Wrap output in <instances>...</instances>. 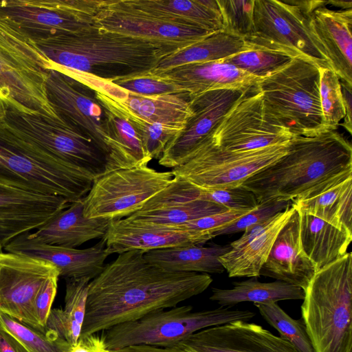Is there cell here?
<instances>
[{
	"label": "cell",
	"mask_w": 352,
	"mask_h": 352,
	"mask_svg": "<svg viewBox=\"0 0 352 352\" xmlns=\"http://www.w3.org/2000/svg\"><path fill=\"white\" fill-rule=\"evenodd\" d=\"M144 254L140 250L118 254L90 280L80 337L176 307L203 293L212 282L208 274L160 268L148 263Z\"/></svg>",
	"instance_id": "6da1fadb"
},
{
	"label": "cell",
	"mask_w": 352,
	"mask_h": 352,
	"mask_svg": "<svg viewBox=\"0 0 352 352\" xmlns=\"http://www.w3.org/2000/svg\"><path fill=\"white\" fill-rule=\"evenodd\" d=\"M32 41L50 63V69L80 72L111 82L148 73L172 54L147 41L96 25Z\"/></svg>",
	"instance_id": "7a4b0ae2"
},
{
	"label": "cell",
	"mask_w": 352,
	"mask_h": 352,
	"mask_svg": "<svg viewBox=\"0 0 352 352\" xmlns=\"http://www.w3.org/2000/svg\"><path fill=\"white\" fill-rule=\"evenodd\" d=\"M352 170V148L340 133L293 136L286 154L247 179L241 186L259 203L303 197L335 177Z\"/></svg>",
	"instance_id": "3957f363"
},
{
	"label": "cell",
	"mask_w": 352,
	"mask_h": 352,
	"mask_svg": "<svg viewBox=\"0 0 352 352\" xmlns=\"http://www.w3.org/2000/svg\"><path fill=\"white\" fill-rule=\"evenodd\" d=\"M302 320L315 352H352V254L318 270L304 291Z\"/></svg>",
	"instance_id": "277c9868"
},
{
	"label": "cell",
	"mask_w": 352,
	"mask_h": 352,
	"mask_svg": "<svg viewBox=\"0 0 352 352\" xmlns=\"http://www.w3.org/2000/svg\"><path fill=\"white\" fill-rule=\"evenodd\" d=\"M93 181L0 121V183L73 202L87 195Z\"/></svg>",
	"instance_id": "5b68a950"
},
{
	"label": "cell",
	"mask_w": 352,
	"mask_h": 352,
	"mask_svg": "<svg viewBox=\"0 0 352 352\" xmlns=\"http://www.w3.org/2000/svg\"><path fill=\"white\" fill-rule=\"evenodd\" d=\"M50 67L32 40L0 13V106L59 118L47 96Z\"/></svg>",
	"instance_id": "8992f818"
},
{
	"label": "cell",
	"mask_w": 352,
	"mask_h": 352,
	"mask_svg": "<svg viewBox=\"0 0 352 352\" xmlns=\"http://www.w3.org/2000/svg\"><path fill=\"white\" fill-rule=\"evenodd\" d=\"M269 116L293 136L314 137L327 131L320 98L319 67L294 58L259 84Z\"/></svg>",
	"instance_id": "52a82bcc"
},
{
	"label": "cell",
	"mask_w": 352,
	"mask_h": 352,
	"mask_svg": "<svg viewBox=\"0 0 352 352\" xmlns=\"http://www.w3.org/2000/svg\"><path fill=\"white\" fill-rule=\"evenodd\" d=\"M255 316L249 310L218 307L193 311L191 305L153 311L143 317L103 331L106 348L115 350L138 344L168 346L201 329Z\"/></svg>",
	"instance_id": "ba28073f"
},
{
	"label": "cell",
	"mask_w": 352,
	"mask_h": 352,
	"mask_svg": "<svg viewBox=\"0 0 352 352\" xmlns=\"http://www.w3.org/2000/svg\"><path fill=\"white\" fill-rule=\"evenodd\" d=\"M1 110L0 121L11 132L82 174L94 180L107 173V155L60 118L25 113L4 106Z\"/></svg>",
	"instance_id": "9c48e42d"
},
{
	"label": "cell",
	"mask_w": 352,
	"mask_h": 352,
	"mask_svg": "<svg viewBox=\"0 0 352 352\" xmlns=\"http://www.w3.org/2000/svg\"><path fill=\"white\" fill-rule=\"evenodd\" d=\"M307 13L293 1L254 0L253 30L243 40L251 50L300 58L319 68L331 69L309 28Z\"/></svg>",
	"instance_id": "30bf717a"
},
{
	"label": "cell",
	"mask_w": 352,
	"mask_h": 352,
	"mask_svg": "<svg viewBox=\"0 0 352 352\" xmlns=\"http://www.w3.org/2000/svg\"><path fill=\"white\" fill-rule=\"evenodd\" d=\"M289 143L247 151H232L214 144L212 135L202 141L184 162L172 168L173 176L204 189L234 188L283 157Z\"/></svg>",
	"instance_id": "8fae6325"
},
{
	"label": "cell",
	"mask_w": 352,
	"mask_h": 352,
	"mask_svg": "<svg viewBox=\"0 0 352 352\" xmlns=\"http://www.w3.org/2000/svg\"><path fill=\"white\" fill-rule=\"evenodd\" d=\"M171 171L160 172L147 165L112 170L95 179L84 197L87 218L113 220L140 210L173 179Z\"/></svg>",
	"instance_id": "7c38bea8"
},
{
	"label": "cell",
	"mask_w": 352,
	"mask_h": 352,
	"mask_svg": "<svg viewBox=\"0 0 352 352\" xmlns=\"http://www.w3.org/2000/svg\"><path fill=\"white\" fill-rule=\"evenodd\" d=\"M101 0H5L0 13L34 41L95 25Z\"/></svg>",
	"instance_id": "4fadbf2b"
},
{
	"label": "cell",
	"mask_w": 352,
	"mask_h": 352,
	"mask_svg": "<svg viewBox=\"0 0 352 352\" xmlns=\"http://www.w3.org/2000/svg\"><path fill=\"white\" fill-rule=\"evenodd\" d=\"M292 137L266 112L258 87L247 91L236 102L212 134L216 146L232 151L284 144Z\"/></svg>",
	"instance_id": "5bb4252c"
},
{
	"label": "cell",
	"mask_w": 352,
	"mask_h": 352,
	"mask_svg": "<svg viewBox=\"0 0 352 352\" xmlns=\"http://www.w3.org/2000/svg\"><path fill=\"white\" fill-rule=\"evenodd\" d=\"M45 87L49 102L57 115L94 141L109 160L111 153L109 127L95 90L88 84L52 69L49 70Z\"/></svg>",
	"instance_id": "9a60e30c"
},
{
	"label": "cell",
	"mask_w": 352,
	"mask_h": 352,
	"mask_svg": "<svg viewBox=\"0 0 352 352\" xmlns=\"http://www.w3.org/2000/svg\"><path fill=\"white\" fill-rule=\"evenodd\" d=\"M57 274L58 269L50 263L0 252V312L41 331L34 315V299L45 282Z\"/></svg>",
	"instance_id": "2e32d148"
},
{
	"label": "cell",
	"mask_w": 352,
	"mask_h": 352,
	"mask_svg": "<svg viewBox=\"0 0 352 352\" xmlns=\"http://www.w3.org/2000/svg\"><path fill=\"white\" fill-rule=\"evenodd\" d=\"M248 91L217 89L189 95L192 115L184 129L167 144L159 164L171 168L182 164L202 141L213 133L223 117Z\"/></svg>",
	"instance_id": "e0dca14e"
},
{
	"label": "cell",
	"mask_w": 352,
	"mask_h": 352,
	"mask_svg": "<svg viewBox=\"0 0 352 352\" xmlns=\"http://www.w3.org/2000/svg\"><path fill=\"white\" fill-rule=\"evenodd\" d=\"M94 23L96 26L104 30L147 41L172 54L212 33L130 11L106 8L101 2Z\"/></svg>",
	"instance_id": "ac0fdd59"
},
{
	"label": "cell",
	"mask_w": 352,
	"mask_h": 352,
	"mask_svg": "<svg viewBox=\"0 0 352 352\" xmlns=\"http://www.w3.org/2000/svg\"><path fill=\"white\" fill-rule=\"evenodd\" d=\"M179 342L190 352H299L280 336L243 320L201 329Z\"/></svg>",
	"instance_id": "d6986e66"
},
{
	"label": "cell",
	"mask_w": 352,
	"mask_h": 352,
	"mask_svg": "<svg viewBox=\"0 0 352 352\" xmlns=\"http://www.w3.org/2000/svg\"><path fill=\"white\" fill-rule=\"evenodd\" d=\"M69 203L62 197L0 183V250L16 236L37 229Z\"/></svg>",
	"instance_id": "ffe728a7"
},
{
	"label": "cell",
	"mask_w": 352,
	"mask_h": 352,
	"mask_svg": "<svg viewBox=\"0 0 352 352\" xmlns=\"http://www.w3.org/2000/svg\"><path fill=\"white\" fill-rule=\"evenodd\" d=\"M3 250L50 263L65 279L92 280L102 271L104 261L110 255L104 237L90 248L76 249L41 243L30 237L29 232L14 238Z\"/></svg>",
	"instance_id": "44dd1931"
},
{
	"label": "cell",
	"mask_w": 352,
	"mask_h": 352,
	"mask_svg": "<svg viewBox=\"0 0 352 352\" xmlns=\"http://www.w3.org/2000/svg\"><path fill=\"white\" fill-rule=\"evenodd\" d=\"M214 237L208 232L142 223L126 218L111 220L104 236L109 254L202 245Z\"/></svg>",
	"instance_id": "7402d4cb"
},
{
	"label": "cell",
	"mask_w": 352,
	"mask_h": 352,
	"mask_svg": "<svg viewBox=\"0 0 352 352\" xmlns=\"http://www.w3.org/2000/svg\"><path fill=\"white\" fill-rule=\"evenodd\" d=\"M300 228V215L295 207L279 231L260 276L294 285L305 291L317 270L302 248Z\"/></svg>",
	"instance_id": "603a6c76"
},
{
	"label": "cell",
	"mask_w": 352,
	"mask_h": 352,
	"mask_svg": "<svg viewBox=\"0 0 352 352\" xmlns=\"http://www.w3.org/2000/svg\"><path fill=\"white\" fill-rule=\"evenodd\" d=\"M101 4L212 32L223 30L217 0H102Z\"/></svg>",
	"instance_id": "cb8c5ba5"
},
{
	"label": "cell",
	"mask_w": 352,
	"mask_h": 352,
	"mask_svg": "<svg viewBox=\"0 0 352 352\" xmlns=\"http://www.w3.org/2000/svg\"><path fill=\"white\" fill-rule=\"evenodd\" d=\"M149 73L177 85L190 96L217 89L248 91L258 87L263 80L223 60L189 63Z\"/></svg>",
	"instance_id": "d4e9b609"
},
{
	"label": "cell",
	"mask_w": 352,
	"mask_h": 352,
	"mask_svg": "<svg viewBox=\"0 0 352 352\" xmlns=\"http://www.w3.org/2000/svg\"><path fill=\"white\" fill-rule=\"evenodd\" d=\"M307 21L331 69L352 86V9L333 10L322 6L307 13Z\"/></svg>",
	"instance_id": "484cf974"
},
{
	"label": "cell",
	"mask_w": 352,
	"mask_h": 352,
	"mask_svg": "<svg viewBox=\"0 0 352 352\" xmlns=\"http://www.w3.org/2000/svg\"><path fill=\"white\" fill-rule=\"evenodd\" d=\"M83 199L70 202L42 226L29 232L30 237L49 245L75 248L90 240L103 238L111 220L86 217Z\"/></svg>",
	"instance_id": "4316f807"
},
{
	"label": "cell",
	"mask_w": 352,
	"mask_h": 352,
	"mask_svg": "<svg viewBox=\"0 0 352 352\" xmlns=\"http://www.w3.org/2000/svg\"><path fill=\"white\" fill-rule=\"evenodd\" d=\"M94 89L96 99L104 111L111 140L107 173L147 165L151 158L147 155L136 130L126 117L120 102L100 90Z\"/></svg>",
	"instance_id": "83f0119b"
},
{
	"label": "cell",
	"mask_w": 352,
	"mask_h": 352,
	"mask_svg": "<svg viewBox=\"0 0 352 352\" xmlns=\"http://www.w3.org/2000/svg\"><path fill=\"white\" fill-rule=\"evenodd\" d=\"M296 208L352 233V170L342 173L300 199Z\"/></svg>",
	"instance_id": "f1b7e54d"
},
{
	"label": "cell",
	"mask_w": 352,
	"mask_h": 352,
	"mask_svg": "<svg viewBox=\"0 0 352 352\" xmlns=\"http://www.w3.org/2000/svg\"><path fill=\"white\" fill-rule=\"evenodd\" d=\"M299 212L302 248L314 263L317 271L347 252L352 233L314 215Z\"/></svg>",
	"instance_id": "f546056e"
},
{
	"label": "cell",
	"mask_w": 352,
	"mask_h": 352,
	"mask_svg": "<svg viewBox=\"0 0 352 352\" xmlns=\"http://www.w3.org/2000/svg\"><path fill=\"white\" fill-rule=\"evenodd\" d=\"M231 249L230 245H189L152 250L144 256L151 264L166 270L221 274L225 270L219 258Z\"/></svg>",
	"instance_id": "4dcf8cb0"
},
{
	"label": "cell",
	"mask_w": 352,
	"mask_h": 352,
	"mask_svg": "<svg viewBox=\"0 0 352 352\" xmlns=\"http://www.w3.org/2000/svg\"><path fill=\"white\" fill-rule=\"evenodd\" d=\"M295 209L291 203L278 213L276 221L267 230L245 245L232 248L219 260L230 277H258L275 239Z\"/></svg>",
	"instance_id": "1f68e13d"
},
{
	"label": "cell",
	"mask_w": 352,
	"mask_h": 352,
	"mask_svg": "<svg viewBox=\"0 0 352 352\" xmlns=\"http://www.w3.org/2000/svg\"><path fill=\"white\" fill-rule=\"evenodd\" d=\"M250 50V47L243 38L219 30L163 57L150 72H160L189 63L221 60Z\"/></svg>",
	"instance_id": "d6a6232c"
},
{
	"label": "cell",
	"mask_w": 352,
	"mask_h": 352,
	"mask_svg": "<svg viewBox=\"0 0 352 352\" xmlns=\"http://www.w3.org/2000/svg\"><path fill=\"white\" fill-rule=\"evenodd\" d=\"M302 289L294 285L275 280L262 283L257 277L233 283L231 289L214 287L210 300L216 302L221 307H230L238 303L251 302L254 304L278 302L285 300H303Z\"/></svg>",
	"instance_id": "836d02e7"
},
{
	"label": "cell",
	"mask_w": 352,
	"mask_h": 352,
	"mask_svg": "<svg viewBox=\"0 0 352 352\" xmlns=\"http://www.w3.org/2000/svg\"><path fill=\"white\" fill-rule=\"evenodd\" d=\"M228 209L203 200L155 201L149 199L142 208L125 217L127 220L142 223L177 228V226Z\"/></svg>",
	"instance_id": "e575fe53"
},
{
	"label": "cell",
	"mask_w": 352,
	"mask_h": 352,
	"mask_svg": "<svg viewBox=\"0 0 352 352\" xmlns=\"http://www.w3.org/2000/svg\"><path fill=\"white\" fill-rule=\"evenodd\" d=\"M88 278H67L64 309H51L45 331L55 333L70 345L78 342L85 316Z\"/></svg>",
	"instance_id": "d590c367"
},
{
	"label": "cell",
	"mask_w": 352,
	"mask_h": 352,
	"mask_svg": "<svg viewBox=\"0 0 352 352\" xmlns=\"http://www.w3.org/2000/svg\"><path fill=\"white\" fill-rule=\"evenodd\" d=\"M188 93L141 96L129 92L123 103L142 119L183 129L192 115Z\"/></svg>",
	"instance_id": "8d00e7d4"
},
{
	"label": "cell",
	"mask_w": 352,
	"mask_h": 352,
	"mask_svg": "<svg viewBox=\"0 0 352 352\" xmlns=\"http://www.w3.org/2000/svg\"><path fill=\"white\" fill-rule=\"evenodd\" d=\"M0 329L13 337L26 352H67L71 346L52 332H42L1 312Z\"/></svg>",
	"instance_id": "74e56055"
},
{
	"label": "cell",
	"mask_w": 352,
	"mask_h": 352,
	"mask_svg": "<svg viewBox=\"0 0 352 352\" xmlns=\"http://www.w3.org/2000/svg\"><path fill=\"white\" fill-rule=\"evenodd\" d=\"M254 305L263 319L299 352H315L302 319L291 318L275 302Z\"/></svg>",
	"instance_id": "f35d334b"
},
{
	"label": "cell",
	"mask_w": 352,
	"mask_h": 352,
	"mask_svg": "<svg viewBox=\"0 0 352 352\" xmlns=\"http://www.w3.org/2000/svg\"><path fill=\"white\" fill-rule=\"evenodd\" d=\"M120 103L126 117L139 135L147 155L151 160H159L169 142L182 129L148 122Z\"/></svg>",
	"instance_id": "ab89813d"
},
{
	"label": "cell",
	"mask_w": 352,
	"mask_h": 352,
	"mask_svg": "<svg viewBox=\"0 0 352 352\" xmlns=\"http://www.w3.org/2000/svg\"><path fill=\"white\" fill-rule=\"evenodd\" d=\"M319 72L324 122L327 131H334L346 114L340 78L331 69L320 67Z\"/></svg>",
	"instance_id": "60d3db41"
},
{
	"label": "cell",
	"mask_w": 352,
	"mask_h": 352,
	"mask_svg": "<svg viewBox=\"0 0 352 352\" xmlns=\"http://www.w3.org/2000/svg\"><path fill=\"white\" fill-rule=\"evenodd\" d=\"M294 58L274 52L250 50L223 60L260 78H266L287 65Z\"/></svg>",
	"instance_id": "b9f144b4"
},
{
	"label": "cell",
	"mask_w": 352,
	"mask_h": 352,
	"mask_svg": "<svg viewBox=\"0 0 352 352\" xmlns=\"http://www.w3.org/2000/svg\"><path fill=\"white\" fill-rule=\"evenodd\" d=\"M254 0H217L223 21V31L243 39L253 30Z\"/></svg>",
	"instance_id": "7bdbcfd3"
},
{
	"label": "cell",
	"mask_w": 352,
	"mask_h": 352,
	"mask_svg": "<svg viewBox=\"0 0 352 352\" xmlns=\"http://www.w3.org/2000/svg\"><path fill=\"white\" fill-rule=\"evenodd\" d=\"M129 93L146 97L187 93L177 85L149 72L111 81Z\"/></svg>",
	"instance_id": "ee69618b"
},
{
	"label": "cell",
	"mask_w": 352,
	"mask_h": 352,
	"mask_svg": "<svg viewBox=\"0 0 352 352\" xmlns=\"http://www.w3.org/2000/svg\"><path fill=\"white\" fill-rule=\"evenodd\" d=\"M197 188V200L212 202L228 210L254 209L258 204L254 194L241 186L223 189Z\"/></svg>",
	"instance_id": "f6af8a7d"
},
{
	"label": "cell",
	"mask_w": 352,
	"mask_h": 352,
	"mask_svg": "<svg viewBox=\"0 0 352 352\" xmlns=\"http://www.w3.org/2000/svg\"><path fill=\"white\" fill-rule=\"evenodd\" d=\"M290 203L291 201L280 199H273L259 203L254 210L216 231L214 236L215 237L243 232L248 228L267 220L284 210Z\"/></svg>",
	"instance_id": "bcb514c9"
},
{
	"label": "cell",
	"mask_w": 352,
	"mask_h": 352,
	"mask_svg": "<svg viewBox=\"0 0 352 352\" xmlns=\"http://www.w3.org/2000/svg\"><path fill=\"white\" fill-rule=\"evenodd\" d=\"M252 210L254 209L228 210L190 221L177 226L176 228L204 231L214 234L216 231Z\"/></svg>",
	"instance_id": "7dc6e473"
},
{
	"label": "cell",
	"mask_w": 352,
	"mask_h": 352,
	"mask_svg": "<svg viewBox=\"0 0 352 352\" xmlns=\"http://www.w3.org/2000/svg\"><path fill=\"white\" fill-rule=\"evenodd\" d=\"M59 277L58 274L50 277L38 292L34 299V315L43 332H45L47 320L56 294Z\"/></svg>",
	"instance_id": "c3c4849f"
},
{
	"label": "cell",
	"mask_w": 352,
	"mask_h": 352,
	"mask_svg": "<svg viewBox=\"0 0 352 352\" xmlns=\"http://www.w3.org/2000/svg\"><path fill=\"white\" fill-rule=\"evenodd\" d=\"M67 352H110L103 338L95 333L80 337L76 344L71 345Z\"/></svg>",
	"instance_id": "681fc988"
},
{
	"label": "cell",
	"mask_w": 352,
	"mask_h": 352,
	"mask_svg": "<svg viewBox=\"0 0 352 352\" xmlns=\"http://www.w3.org/2000/svg\"><path fill=\"white\" fill-rule=\"evenodd\" d=\"M278 213L274 217L248 228L243 231V235L230 245L232 248L242 247L258 237L266 230H267L276 221Z\"/></svg>",
	"instance_id": "f907efd6"
},
{
	"label": "cell",
	"mask_w": 352,
	"mask_h": 352,
	"mask_svg": "<svg viewBox=\"0 0 352 352\" xmlns=\"http://www.w3.org/2000/svg\"><path fill=\"white\" fill-rule=\"evenodd\" d=\"M109 351L110 352H190L179 342L168 346L138 344Z\"/></svg>",
	"instance_id": "816d5d0a"
},
{
	"label": "cell",
	"mask_w": 352,
	"mask_h": 352,
	"mask_svg": "<svg viewBox=\"0 0 352 352\" xmlns=\"http://www.w3.org/2000/svg\"><path fill=\"white\" fill-rule=\"evenodd\" d=\"M342 94L345 109V117L344 122L340 124L350 134L352 133V86L344 81L340 82Z\"/></svg>",
	"instance_id": "f5cc1de1"
},
{
	"label": "cell",
	"mask_w": 352,
	"mask_h": 352,
	"mask_svg": "<svg viewBox=\"0 0 352 352\" xmlns=\"http://www.w3.org/2000/svg\"><path fill=\"white\" fill-rule=\"evenodd\" d=\"M0 352H26L10 335L0 329Z\"/></svg>",
	"instance_id": "db71d44e"
},
{
	"label": "cell",
	"mask_w": 352,
	"mask_h": 352,
	"mask_svg": "<svg viewBox=\"0 0 352 352\" xmlns=\"http://www.w3.org/2000/svg\"><path fill=\"white\" fill-rule=\"evenodd\" d=\"M327 4H331L335 6H338L342 8V10L352 9V1H327Z\"/></svg>",
	"instance_id": "11a10c76"
},
{
	"label": "cell",
	"mask_w": 352,
	"mask_h": 352,
	"mask_svg": "<svg viewBox=\"0 0 352 352\" xmlns=\"http://www.w3.org/2000/svg\"><path fill=\"white\" fill-rule=\"evenodd\" d=\"M1 116H2V112H1V110L0 109V120L1 118Z\"/></svg>",
	"instance_id": "9f6ffc18"
}]
</instances>
